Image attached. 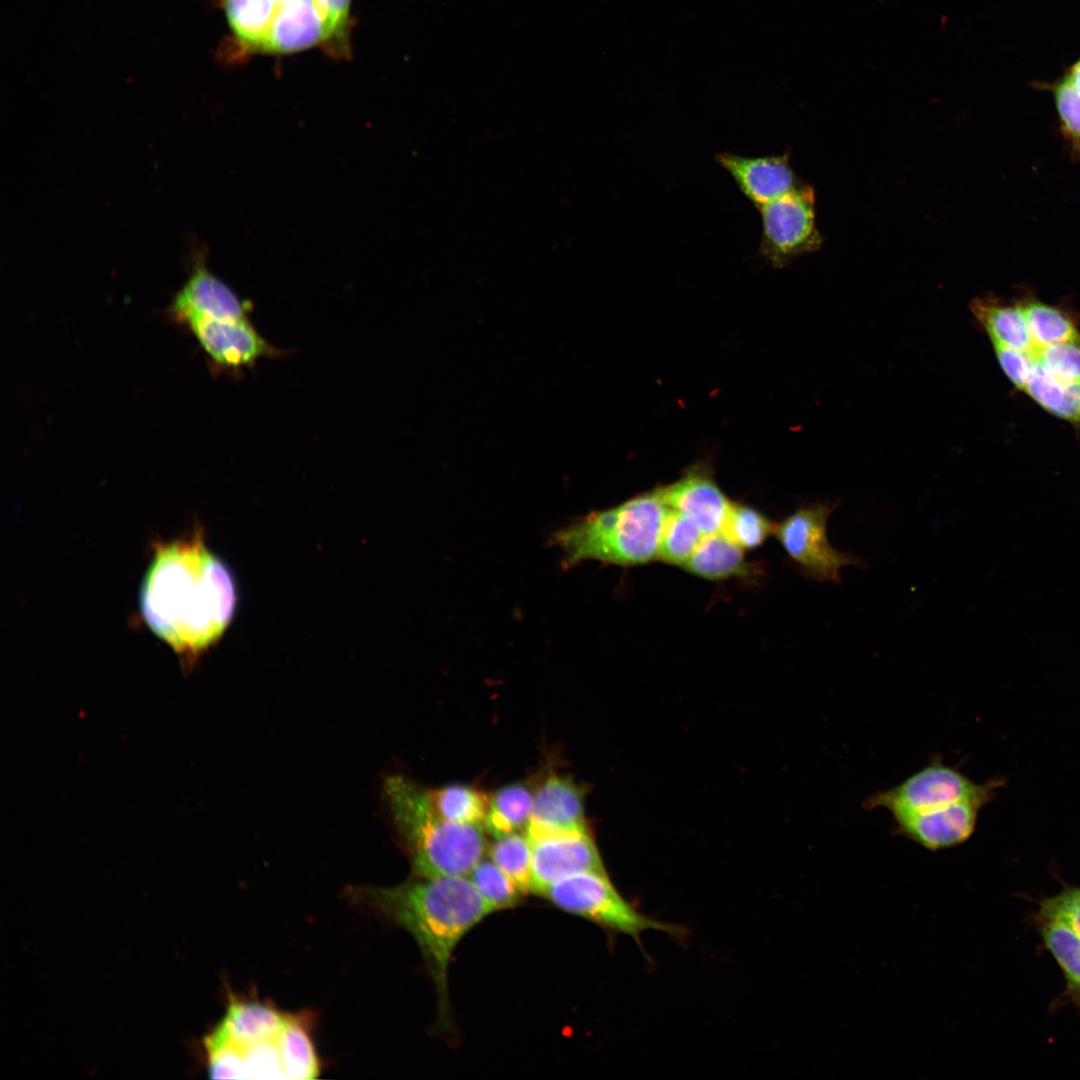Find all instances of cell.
Returning <instances> with one entry per match:
<instances>
[{"instance_id":"obj_35","label":"cell","mask_w":1080,"mask_h":1080,"mask_svg":"<svg viewBox=\"0 0 1080 1080\" xmlns=\"http://www.w3.org/2000/svg\"><path fill=\"white\" fill-rule=\"evenodd\" d=\"M1080 938V887L1065 886L1058 894L1044 898Z\"/></svg>"},{"instance_id":"obj_6","label":"cell","mask_w":1080,"mask_h":1080,"mask_svg":"<svg viewBox=\"0 0 1080 1080\" xmlns=\"http://www.w3.org/2000/svg\"><path fill=\"white\" fill-rule=\"evenodd\" d=\"M1001 785V780L977 784L958 770L934 761L899 785L872 794L864 805L869 809H886L893 818L965 801L983 807Z\"/></svg>"},{"instance_id":"obj_30","label":"cell","mask_w":1080,"mask_h":1080,"mask_svg":"<svg viewBox=\"0 0 1080 1080\" xmlns=\"http://www.w3.org/2000/svg\"><path fill=\"white\" fill-rule=\"evenodd\" d=\"M774 530L775 525L761 512L732 503L721 532L742 549H752L763 544Z\"/></svg>"},{"instance_id":"obj_31","label":"cell","mask_w":1080,"mask_h":1080,"mask_svg":"<svg viewBox=\"0 0 1080 1080\" xmlns=\"http://www.w3.org/2000/svg\"><path fill=\"white\" fill-rule=\"evenodd\" d=\"M1035 364L1052 377L1070 383H1080V336L1028 352Z\"/></svg>"},{"instance_id":"obj_28","label":"cell","mask_w":1080,"mask_h":1080,"mask_svg":"<svg viewBox=\"0 0 1080 1080\" xmlns=\"http://www.w3.org/2000/svg\"><path fill=\"white\" fill-rule=\"evenodd\" d=\"M489 854L525 895L531 893L532 851L525 834L515 832L495 838Z\"/></svg>"},{"instance_id":"obj_14","label":"cell","mask_w":1080,"mask_h":1080,"mask_svg":"<svg viewBox=\"0 0 1080 1080\" xmlns=\"http://www.w3.org/2000/svg\"><path fill=\"white\" fill-rule=\"evenodd\" d=\"M981 808L977 803L965 801L894 817L896 831L928 850L954 847L973 834Z\"/></svg>"},{"instance_id":"obj_3","label":"cell","mask_w":1080,"mask_h":1080,"mask_svg":"<svg viewBox=\"0 0 1080 1080\" xmlns=\"http://www.w3.org/2000/svg\"><path fill=\"white\" fill-rule=\"evenodd\" d=\"M393 825L418 876H468L483 858L481 825L452 823L435 811L429 790L393 775L383 785Z\"/></svg>"},{"instance_id":"obj_17","label":"cell","mask_w":1080,"mask_h":1080,"mask_svg":"<svg viewBox=\"0 0 1080 1080\" xmlns=\"http://www.w3.org/2000/svg\"><path fill=\"white\" fill-rule=\"evenodd\" d=\"M223 10L231 37L221 48L222 58L232 60L261 53L268 35L275 0H216Z\"/></svg>"},{"instance_id":"obj_9","label":"cell","mask_w":1080,"mask_h":1080,"mask_svg":"<svg viewBox=\"0 0 1080 1080\" xmlns=\"http://www.w3.org/2000/svg\"><path fill=\"white\" fill-rule=\"evenodd\" d=\"M525 835L532 851L531 893L543 896L555 882L584 871H606L589 831H560L532 821Z\"/></svg>"},{"instance_id":"obj_22","label":"cell","mask_w":1080,"mask_h":1080,"mask_svg":"<svg viewBox=\"0 0 1080 1080\" xmlns=\"http://www.w3.org/2000/svg\"><path fill=\"white\" fill-rule=\"evenodd\" d=\"M533 790L524 783L501 787L491 797L484 819L486 831L494 838L526 829L531 820Z\"/></svg>"},{"instance_id":"obj_8","label":"cell","mask_w":1080,"mask_h":1080,"mask_svg":"<svg viewBox=\"0 0 1080 1080\" xmlns=\"http://www.w3.org/2000/svg\"><path fill=\"white\" fill-rule=\"evenodd\" d=\"M761 216L760 256L781 268L816 251L823 238L816 225L815 195L805 184L758 208Z\"/></svg>"},{"instance_id":"obj_27","label":"cell","mask_w":1080,"mask_h":1080,"mask_svg":"<svg viewBox=\"0 0 1080 1080\" xmlns=\"http://www.w3.org/2000/svg\"><path fill=\"white\" fill-rule=\"evenodd\" d=\"M1021 304L1034 348L1049 346L1080 336L1071 319L1058 308L1039 301Z\"/></svg>"},{"instance_id":"obj_24","label":"cell","mask_w":1080,"mask_h":1080,"mask_svg":"<svg viewBox=\"0 0 1080 1080\" xmlns=\"http://www.w3.org/2000/svg\"><path fill=\"white\" fill-rule=\"evenodd\" d=\"M429 794L441 818L452 823L472 825L484 822L491 797L484 791L461 784L429 790Z\"/></svg>"},{"instance_id":"obj_26","label":"cell","mask_w":1080,"mask_h":1080,"mask_svg":"<svg viewBox=\"0 0 1080 1080\" xmlns=\"http://www.w3.org/2000/svg\"><path fill=\"white\" fill-rule=\"evenodd\" d=\"M704 535L691 517L667 509L659 540L658 558L666 563L683 566Z\"/></svg>"},{"instance_id":"obj_32","label":"cell","mask_w":1080,"mask_h":1080,"mask_svg":"<svg viewBox=\"0 0 1080 1080\" xmlns=\"http://www.w3.org/2000/svg\"><path fill=\"white\" fill-rule=\"evenodd\" d=\"M1055 99L1061 130L1075 158L1080 159V96L1066 74L1050 84H1044Z\"/></svg>"},{"instance_id":"obj_1","label":"cell","mask_w":1080,"mask_h":1080,"mask_svg":"<svg viewBox=\"0 0 1080 1080\" xmlns=\"http://www.w3.org/2000/svg\"><path fill=\"white\" fill-rule=\"evenodd\" d=\"M237 602L231 572L198 533L156 546L140 590L148 627L176 653L198 656L229 625Z\"/></svg>"},{"instance_id":"obj_25","label":"cell","mask_w":1080,"mask_h":1080,"mask_svg":"<svg viewBox=\"0 0 1080 1080\" xmlns=\"http://www.w3.org/2000/svg\"><path fill=\"white\" fill-rule=\"evenodd\" d=\"M277 1042L282 1067L288 1079L307 1080L318 1077L317 1055L311 1037L301 1022L287 1017Z\"/></svg>"},{"instance_id":"obj_34","label":"cell","mask_w":1080,"mask_h":1080,"mask_svg":"<svg viewBox=\"0 0 1080 1080\" xmlns=\"http://www.w3.org/2000/svg\"><path fill=\"white\" fill-rule=\"evenodd\" d=\"M993 348L1004 374L1018 390L1024 392L1033 367L1030 354L1001 345H993Z\"/></svg>"},{"instance_id":"obj_16","label":"cell","mask_w":1080,"mask_h":1080,"mask_svg":"<svg viewBox=\"0 0 1080 1080\" xmlns=\"http://www.w3.org/2000/svg\"><path fill=\"white\" fill-rule=\"evenodd\" d=\"M584 789L568 776L551 774L534 792L531 820L560 831H588Z\"/></svg>"},{"instance_id":"obj_11","label":"cell","mask_w":1080,"mask_h":1080,"mask_svg":"<svg viewBox=\"0 0 1080 1080\" xmlns=\"http://www.w3.org/2000/svg\"><path fill=\"white\" fill-rule=\"evenodd\" d=\"M319 47L337 57L329 22L317 0H276L262 53L286 54Z\"/></svg>"},{"instance_id":"obj_2","label":"cell","mask_w":1080,"mask_h":1080,"mask_svg":"<svg viewBox=\"0 0 1080 1080\" xmlns=\"http://www.w3.org/2000/svg\"><path fill=\"white\" fill-rule=\"evenodd\" d=\"M381 909L415 939L433 978L442 1025L449 1018L448 970L462 938L492 908L467 876H418L400 885L377 889Z\"/></svg>"},{"instance_id":"obj_21","label":"cell","mask_w":1080,"mask_h":1080,"mask_svg":"<svg viewBox=\"0 0 1080 1080\" xmlns=\"http://www.w3.org/2000/svg\"><path fill=\"white\" fill-rule=\"evenodd\" d=\"M682 567L693 575L710 580L745 577L750 573L743 549L721 531L704 535Z\"/></svg>"},{"instance_id":"obj_18","label":"cell","mask_w":1080,"mask_h":1080,"mask_svg":"<svg viewBox=\"0 0 1080 1080\" xmlns=\"http://www.w3.org/2000/svg\"><path fill=\"white\" fill-rule=\"evenodd\" d=\"M1034 920L1044 945L1063 971L1064 995L1080 1009V938L1044 899Z\"/></svg>"},{"instance_id":"obj_33","label":"cell","mask_w":1080,"mask_h":1080,"mask_svg":"<svg viewBox=\"0 0 1080 1080\" xmlns=\"http://www.w3.org/2000/svg\"><path fill=\"white\" fill-rule=\"evenodd\" d=\"M333 33L337 57L350 54L352 0H317Z\"/></svg>"},{"instance_id":"obj_36","label":"cell","mask_w":1080,"mask_h":1080,"mask_svg":"<svg viewBox=\"0 0 1080 1080\" xmlns=\"http://www.w3.org/2000/svg\"><path fill=\"white\" fill-rule=\"evenodd\" d=\"M1065 74L1068 77L1070 83L1072 84V86L1075 89V91L1077 92V94L1080 96V59L1078 61H1076L1066 71Z\"/></svg>"},{"instance_id":"obj_20","label":"cell","mask_w":1080,"mask_h":1080,"mask_svg":"<svg viewBox=\"0 0 1080 1080\" xmlns=\"http://www.w3.org/2000/svg\"><path fill=\"white\" fill-rule=\"evenodd\" d=\"M971 310L993 345L1022 352L1034 348L1021 303L1004 304L993 298H978L971 303Z\"/></svg>"},{"instance_id":"obj_12","label":"cell","mask_w":1080,"mask_h":1080,"mask_svg":"<svg viewBox=\"0 0 1080 1080\" xmlns=\"http://www.w3.org/2000/svg\"><path fill=\"white\" fill-rule=\"evenodd\" d=\"M176 320L186 325L196 320H222L249 317V304L206 266L197 254L190 276L176 294L170 308Z\"/></svg>"},{"instance_id":"obj_13","label":"cell","mask_w":1080,"mask_h":1080,"mask_svg":"<svg viewBox=\"0 0 1080 1080\" xmlns=\"http://www.w3.org/2000/svg\"><path fill=\"white\" fill-rule=\"evenodd\" d=\"M715 161L757 209L802 184L788 154L746 157L723 152L715 155Z\"/></svg>"},{"instance_id":"obj_4","label":"cell","mask_w":1080,"mask_h":1080,"mask_svg":"<svg viewBox=\"0 0 1080 1080\" xmlns=\"http://www.w3.org/2000/svg\"><path fill=\"white\" fill-rule=\"evenodd\" d=\"M667 513L658 489L600 511H593L554 531L548 543L561 552V566L584 561L632 566L658 557Z\"/></svg>"},{"instance_id":"obj_5","label":"cell","mask_w":1080,"mask_h":1080,"mask_svg":"<svg viewBox=\"0 0 1080 1080\" xmlns=\"http://www.w3.org/2000/svg\"><path fill=\"white\" fill-rule=\"evenodd\" d=\"M562 911L602 928L630 936L641 946V934L657 930L681 937L683 929L637 910L613 885L606 871H584L552 884L543 895Z\"/></svg>"},{"instance_id":"obj_15","label":"cell","mask_w":1080,"mask_h":1080,"mask_svg":"<svg viewBox=\"0 0 1080 1080\" xmlns=\"http://www.w3.org/2000/svg\"><path fill=\"white\" fill-rule=\"evenodd\" d=\"M658 491L667 509L691 517L705 535L722 530L732 504L710 473L702 468L686 472Z\"/></svg>"},{"instance_id":"obj_29","label":"cell","mask_w":1080,"mask_h":1080,"mask_svg":"<svg viewBox=\"0 0 1080 1080\" xmlns=\"http://www.w3.org/2000/svg\"><path fill=\"white\" fill-rule=\"evenodd\" d=\"M467 877L494 912L513 908L525 897L491 859L482 858Z\"/></svg>"},{"instance_id":"obj_19","label":"cell","mask_w":1080,"mask_h":1080,"mask_svg":"<svg viewBox=\"0 0 1080 1080\" xmlns=\"http://www.w3.org/2000/svg\"><path fill=\"white\" fill-rule=\"evenodd\" d=\"M288 1016L257 1002H230L217 1029L235 1044L245 1047L276 1039Z\"/></svg>"},{"instance_id":"obj_7","label":"cell","mask_w":1080,"mask_h":1080,"mask_svg":"<svg viewBox=\"0 0 1080 1080\" xmlns=\"http://www.w3.org/2000/svg\"><path fill=\"white\" fill-rule=\"evenodd\" d=\"M837 502H816L799 507L775 525L774 534L803 575L819 582L841 581L844 566L865 567L863 559L835 549L827 537L829 516Z\"/></svg>"},{"instance_id":"obj_10","label":"cell","mask_w":1080,"mask_h":1080,"mask_svg":"<svg viewBox=\"0 0 1080 1080\" xmlns=\"http://www.w3.org/2000/svg\"><path fill=\"white\" fill-rule=\"evenodd\" d=\"M187 326L209 358L224 368H250L262 358L281 354L259 334L249 317L196 320Z\"/></svg>"},{"instance_id":"obj_23","label":"cell","mask_w":1080,"mask_h":1080,"mask_svg":"<svg viewBox=\"0 0 1080 1080\" xmlns=\"http://www.w3.org/2000/svg\"><path fill=\"white\" fill-rule=\"evenodd\" d=\"M1024 392L1052 415L1080 426V383L1058 380L1033 362Z\"/></svg>"}]
</instances>
